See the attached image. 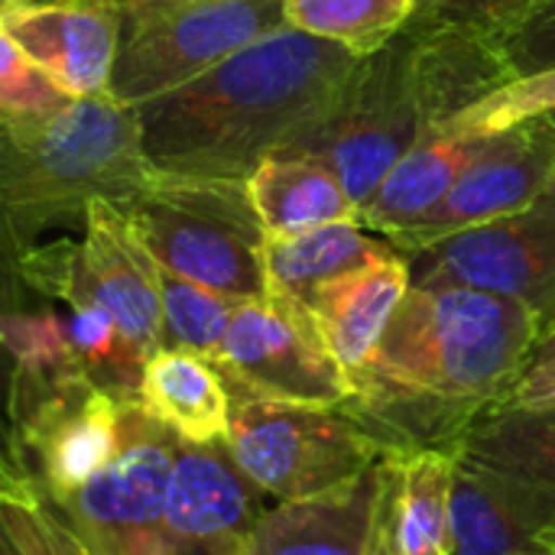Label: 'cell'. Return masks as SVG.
Returning <instances> with one entry per match:
<instances>
[{
  "label": "cell",
  "mask_w": 555,
  "mask_h": 555,
  "mask_svg": "<svg viewBox=\"0 0 555 555\" xmlns=\"http://www.w3.org/2000/svg\"><path fill=\"white\" fill-rule=\"evenodd\" d=\"M446 0H416V16H423V13H433V10H439Z\"/></svg>",
  "instance_id": "obj_36"
},
{
  "label": "cell",
  "mask_w": 555,
  "mask_h": 555,
  "mask_svg": "<svg viewBox=\"0 0 555 555\" xmlns=\"http://www.w3.org/2000/svg\"><path fill=\"white\" fill-rule=\"evenodd\" d=\"M517 78L555 68V3L530 16L501 42Z\"/></svg>",
  "instance_id": "obj_30"
},
{
  "label": "cell",
  "mask_w": 555,
  "mask_h": 555,
  "mask_svg": "<svg viewBox=\"0 0 555 555\" xmlns=\"http://www.w3.org/2000/svg\"><path fill=\"white\" fill-rule=\"evenodd\" d=\"M0 23L65 98L107 91L120 39L117 0H3Z\"/></svg>",
  "instance_id": "obj_13"
},
{
  "label": "cell",
  "mask_w": 555,
  "mask_h": 555,
  "mask_svg": "<svg viewBox=\"0 0 555 555\" xmlns=\"http://www.w3.org/2000/svg\"><path fill=\"white\" fill-rule=\"evenodd\" d=\"M137 403L150 420L176 433L182 442H224L231 420V393L221 371L182 348H159L146 358Z\"/></svg>",
  "instance_id": "obj_19"
},
{
  "label": "cell",
  "mask_w": 555,
  "mask_h": 555,
  "mask_svg": "<svg viewBox=\"0 0 555 555\" xmlns=\"http://www.w3.org/2000/svg\"><path fill=\"white\" fill-rule=\"evenodd\" d=\"M416 286H472L530 306L555 325V182L527 208L406 257ZM543 328V332H546Z\"/></svg>",
  "instance_id": "obj_11"
},
{
  "label": "cell",
  "mask_w": 555,
  "mask_h": 555,
  "mask_svg": "<svg viewBox=\"0 0 555 555\" xmlns=\"http://www.w3.org/2000/svg\"><path fill=\"white\" fill-rule=\"evenodd\" d=\"M0 517L33 555H98L72 520L42 494H0Z\"/></svg>",
  "instance_id": "obj_27"
},
{
  "label": "cell",
  "mask_w": 555,
  "mask_h": 555,
  "mask_svg": "<svg viewBox=\"0 0 555 555\" xmlns=\"http://www.w3.org/2000/svg\"><path fill=\"white\" fill-rule=\"evenodd\" d=\"M426 137H433V124L413 75V39L403 26L384 49L358 59L335 98L276 153L325 166L361 208Z\"/></svg>",
  "instance_id": "obj_5"
},
{
  "label": "cell",
  "mask_w": 555,
  "mask_h": 555,
  "mask_svg": "<svg viewBox=\"0 0 555 555\" xmlns=\"http://www.w3.org/2000/svg\"><path fill=\"white\" fill-rule=\"evenodd\" d=\"M537 555H555V543L550 546V550H543V553H537Z\"/></svg>",
  "instance_id": "obj_37"
},
{
  "label": "cell",
  "mask_w": 555,
  "mask_h": 555,
  "mask_svg": "<svg viewBox=\"0 0 555 555\" xmlns=\"http://www.w3.org/2000/svg\"><path fill=\"white\" fill-rule=\"evenodd\" d=\"M555 182V120L550 114L494 137V146L413 228L390 237L410 257L459 231L527 208Z\"/></svg>",
  "instance_id": "obj_12"
},
{
  "label": "cell",
  "mask_w": 555,
  "mask_h": 555,
  "mask_svg": "<svg viewBox=\"0 0 555 555\" xmlns=\"http://www.w3.org/2000/svg\"><path fill=\"white\" fill-rule=\"evenodd\" d=\"M120 39L107 94L140 107L286 26L283 0H117Z\"/></svg>",
  "instance_id": "obj_7"
},
{
  "label": "cell",
  "mask_w": 555,
  "mask_h": 555,
  "mask_svg": "<svg viewBox=\"0 0 555 555\" xmlns=\"http://www.w3.org/2000/svg\"><path fill=\"white\" fill-rule=\"evenodd\" d=\"M85 237L36 244L23 263L29 293L62 306L88 299L101 306L124 338L150 358L159 351V263L133 234L114 202H91L85 211Z\"/></svg>",
  "instance_id": "obj_8"
},
{
  "label": "cell",
  "mask_w": 555,
  "mask_h": 555,
  "mask_svg": "<svg viewBox=\"0 0 555 555\" xmlns=\"http://www.w3.org/2000/svg\"><path fill=\"white\" fill-rule=\"evenodd\" d=\"M504 403H517V406L555 403V325H550L537 338V345Z\"/></svg>",
  "instance_id": "obj_31"
},
{
  "label": "cell",
  "mask_w": 555,
  "mask_h": 555,
  "mask_svg": "<svg viewBox=\"0 0 555 555\" xmlns=\"http://www.w3.org/2000/svg\"><path fill=\"white\" fill-rule=\"evenodd\" d=\"M179 436L124 400L111 462L78 491L52 501L101 555H176L166 537V494ZM49 501V498H46Z\"/></svg>",
  "instance_id": "obj_9"
},
{
  "label": "cell",
  "mask_w": 555,
  "mask_h": 555,
  "mask_svg": "<svg viewBox=\"0 0 555 555\" xmlns=\"http://www.w3.org/2000/svg\"><path fill=\"white\" fill-rule=\"evenodd\" d=\"M150 176L140 114L107 91L49 114H0V270L23 280L46 228L85 221L91 202H124Z\"/></svg>",
  "instance_id": "obj_3"
},
{
  "label": "cell",
  "mask_w": 555,
  "mask_h": 555,
  "mask_svg": "<svg viewBox=\"0 0 555 555\" xmlns=\"http://www.w3.org/2000/svg\"><path fill=\"white\" fill-rule=\"evenodd\" d=\"M114 205L159 270L241 302L267 296V231L247 182L153 169L140 192Z\"/></svg>",
  "instance_id": "obj_4"
},
{
  "label": "cell",
  "mask_w": 555,
  "mask_h": 555,
  "mask_svg": "<svg viewBox=\"0 0 555 555\" xmlns=\"http://www.w3.org/2000/svg\"><path fill=\"white\" fill-rule=\"evenodd\" d=\"M98 555H101V553H98Z\"/></svg>",
  "instance_id": "obj_40"
},
{
  "label": "cell",
  "mask_w": 555,
  "mask_h": 555,
  "mask_svg": "<svg viewBox=\"0 0 555 555\" xmlns=\"http://www.w3.org/2000/svg\"><path fill=\"white\" fill-rule=\"evenodd\" d=\"M26 296H29L26 283L16 280V276H7V273L0 270V315L10 312V309H23V306H26ZM10 380H13V361H10V354L3 351V345H0V426H3V429H7Z\"/></svg>",
  "instance_id": "obj_33"
},
{
  "label": "cell",
  "mask_w": 555,
  "mask_h": 555,
  "mask_svg": "<svg viewBox=\"0 0 555 555\" xmlns=\"http://www.w3.org/2000/svg\"><path fill=\"white\" fill-rule=\"evenodd\" d=\"M0 494H10V498H23V494H36L26 472L20 468L13 449H10V436L7 429L0 426Z\"/></svg>",
  "instance_id": "obj_34"
},
{
  "label": "cell",
  "mask_w": 555,
  "mask_h": 555,
  "mask_svg": "<svg viewBox=\"0 0 555 555\" xmlns=\"http://www.w3.org/2000/svg\"><path fill=\"white\" fill-rule=\"evenodd\" d=\"M550 117H553V120H555V111H553V114H550Z\"/></svg>",
  "instance_id": "obj_38"
},
{
  "label": "cell",
  "mask_w": 555,
  "mask_h": 555,
  "mask_svg": "<svg viewBox=\"0 0 555 555\" xmlns=\"http://www.w3.org/2000/svg\"><path fill=\"white\" fill-rule=\"evenodd\" d=\"M555 111V68L524 75L507 81L501 91L485 98L481 104L462 111L455 120H449L439 133H504L517 124H527L533 117Z\"/></svg>",
  "instance_id": "obj_26"
},
{
  "label": "cell",
  "mask_w": 555,
  "mask_h": 555,
  "mask_svg": "<svg viewBox=\"0 0 555 555\" xmlns=\"http://www.w3.org/2000/svg\"><path fill=\"white\" fill-rule=\"evenodd\" d=\"M416 0H283V23L364 59L384 49L410 20Z\"/></svg>",
  "instance_id": "obj_23"
},
{
  "label": "cell",
  "mask_w": 555,
  "mask_h": 555,
  "mask_svg": "<svg viewBox=\"0 0 555 555\" xmlns=\"http://www.w3.org/2000/svg\"><path fill=\"white\" fill-rule=\"evenodd\" d=\"M0 555H33L29 546L7 527V520L0 517Z\"/></svg>",
  "instance_id": "obj_35"
},
{
  "label": "cell",
  "mask_w": 555,
  "mask_h": 555,
  "mask_svg": "<svg viewBox=\"0 0 555 555\" xmlns=\"http://www.w3.org/2000/svg\"><path fill=\"white\" fill-rule=\"evenodd\" d=\"M65 101L0 23V114H49Z\"/></svg>",
  "instance_id": "obj_28"
},
{
  "label": "cell",
  "mask_w": 555,
  "mask_h": 555,
  "mask_svg": "<svg viewBox=\"0 0 555 555\" xmlns=\"http://www.w3.org/2000/svg\"><path fill=\"white\" fill-rule=\"evenodd\" d=\"M393 254L400 250L361 221H335L289 237H267V293H280L306 306L319 286Z\"/></svg>",
  "instance_id": "obj_20"
},
{
  "label": "cell",
  "mask_w": 555,
  "mask_h": 555,
  "mask_svg": "<svg viewBox=\"0 0 555 555\" xmlns=\"http://www.w3.org/2000/svg\"><path fill=\"white\" fill-rule=\"evenodd\" d=\"M543 328L517 299L410 283L341 410L397 455L459 452L468 426L507 400Z\"/></svg>",
  "instance_id": "obj_1"
},
{
  "label": "cell",
  "mask_w": 555,
  "mask_h": 555,
  "mask_svg": "<svg viewBox=\"0 0 555 555\" xmlns=\"http://www.w3.org/2000/svg\"><path fill=\"white\" fill-rule=\"evenodd\" d=\"M224 446L237 468L276 501L328 494L397 455L345 410L254 393H231Z\"/></svg>",
  "instance_id": "obj_6"
},
{
  "label": "cell",
  "mask_w": 555,
  "mask_h": 555,
  "mask_svg": "<svg viewBox=\"0 0 555 555\" xmlns=\"http://www.w3.org/2000/svg\"><path fill=\"white\" fill-rule=\"evenodd\" d=\"M263 491L237 468L224 442H176L166 537L176 555H231L260 520Z\"/></svg>",
  "instance_id": "obj_14"
},
{
  "label": "cell",
  "mask_w": 555,
  "mask_h": 555,
  "mask_svg": "<svg viewBox=\"0 0 555 555\" xmlns=\"http://www.w3.org/2000/svg\"><path fill=\"white\" fill-rule=\"evenodd\" d=\"M555 0H446L439 10L423 13L452 26H462L488 42H504L517 26H524L540 10L553 7Z\"/></svg>",
  "instance_id": "obj_29"
},
{
  "label": "cell",
  "mask_w": 555,
  "mask_h": 555,
  "mask_svg": "<svg viewBox=\"0 0 555 555\" xmlns=\"http://www.w3.org/2000/svg\"><path fill=\"white\" fill-rule=\"evenodd\" d=\"M494 137L498 133H433L420 140L358 208V221L387 241L413 228L494 146Z\"/></svg>",
  "instance_id": "obj_18"
},
{
  "label": "cell",
  "mask_w": 555,
  "mask_h": 555,
  "mask_svg": "<svg viewBox=\"0 0 555 555\" xmlns=\"http://www.w3.org/2000/svg\"><path fill=\"white\" fill-rule=\"evenodd\" d=\"M247 189L267 237H289L335 221H358V205L335 172L302 156H267L247 179Z\"/></svg>",
  "instance_id": "obj_21"
},
{
  "label": "cell",
  "mask_w": 555,
  "mask_h": 555,
  "mask_svg": "<svg viewBox=\"0 0 555 555\" xmlns=\"http://www.w3.org/2000/svg\"><path fill=\"white\" fill-rule=\"evenodd\" d=\"M380 485L384 462L328 494L280 501L231 555H367Z\"/></svg>",
  "instance_id": "obj_16"
},
{
  "label": "cell",
  "mask_w": 555,
  "mask_h": 555,
  "mask_svg": "<svg viewBox=\"0 0 555 555\" xmlns=\"http://www.w3.org/2000/svg\"><path fill=\"white\" fill-rule=\"evenodd\" d=\"M406 289H410L406 257L393 254L319 286L306 302L325 348L341 364L348 380L377 351Z\"/></svg>",
  "instance_id": "obj_17"
},
{
  "label": "cell",
  "mask_w": 555,
  "mask_h": 555,
  "mask_svg": "<svg viewBox=\"0 0 555 555\" xmlns=\"http://www.w3.org/2000/svg\"><path fill=\"white\" fill-rule=\"evenodd\" d=\"M241 299L159 270V348H182L215 361Z\"/></svg>",
  "instance_id": "obj_25"
},
{
  "label": "cell",
  "mask_w": 555,
  "mask_h": 555,
  "mask_svg": "<svg viewBox=\"0 0 555 555\" xmlns=\"http://www.w3.org/2000/svg\"><path fill=\"white\" fill-rule=\"evenodd\" d=\"M0 3H3V0H0Z\"/></svg>",
  "instance_id": "obj_39"
},
{
  "label": "cell",
  "mask_w": 555,
  "mask_h": 555,
  "mask_svg": "<svg viewBox=\"0 0 555 555\" xmlns=\"http://www.w3.org/2000/svg\"><path fill=\"white\" fill-rule=\"evenodd\" d=\"M553 543V491L455 452L449 555H537Z\"/></svg>",
  "instance_id": "obj_15"
},
{
  "label": "cell",
  "mask_w": 555,
  "mask_h": 555,
  "mask_svg": "<svg viewBox=\"0 0 555 555\" xmlns=\"http://www.w3.org/2000/svg\"><path fill=\"white\" fill-rule=\"evenodd\" d=\"M367 555H403V546H400V468H397V455L384 459V485H380V501H377V517H374V533H371Z\"/></svg>",
  "instance_id": "obj_32"
},
{
  "label": "cell",
  "mask_w": 555,
  "mask_h": 555,
  "mask_svg": "<svg viewBox=\"0 0 555 555\" xmlns=\"http://www.w3.org/2000/svg\"><path fill=\"white\" fill-rule=\"evenodd\" d=\"M459 452L555 494V403H498L481 413Z\"/></svg>",
  "instance_id": "obj_22"
},
{
  "label": "cell",
  "mask_w": 555,
  "mask_h": 555,
  "mask_svg": "<svg viewBox=\"0 0 555 555\" xmlns=\"http://www.w3.org/2000/svg\"><path fill=\"white\" fill-rule=\"evenodd\" d=\"M211 364L228 393L335 410L351 397V380L325 348L309 309L280 293L237 302Z\"/></svg>",
  "instance_id": "obj_10"
},
{
  "label": "cell",
  "mask_w": 555,
  "mask_h": 555,
  "mask_svg": "<svg viewBox=\"0 0 555 555\" xmlns=\"http://www.w3.org/2000/svg\"><path fill=\"white\" fill-rule=\"evenodd\" d=\"M354 65L348 49L280 26L140 104L143 156L159 172L247 182L335 98Z\"/></svg>",
  "instance_id": "obj_2"
},
{
  "label": "cell",
  "mask_w": 555,
  "mask_h": 555,
  "mask_svg": "<svg viewBox=\"0 0 555 555\" xmlns=\"http://www.w3.org/2000/svg\"><path fill=\"white\" fill-rule=\"evenodd\" d=\"M403 555H449V507L455 452L397 455Z\"/></svg>",
  "instance_id": "obj_24"
}]
</instances>
